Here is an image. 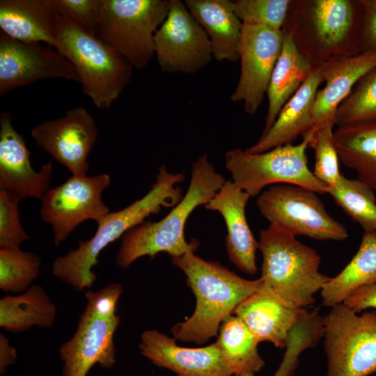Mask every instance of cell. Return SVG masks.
I'll return each mask as SVG.
<instances>
[{
    "label": "cell",
    "instance_id": "e0dca14e",
    "mask_svg": "<svg viewBox=\"0 0 376 376\" xmlns=\"http://www.w3.org/2000/svg\"><path fill=\"white\" fill-rule=\"evenodd\" d=\"M52 162L44 164L36 171L31 164L26 141L12 125L8 111L0 113V190L23 200L28 197L42 200L49 189Z\"/></svg>",
    "mask_w": 376,
    "mask_h": 376
},
{
    "label": "cell",
    "instance_id": "44dd1931",
    "mask_svg": "<svg viewBox=\"0 0 376 376\" xmlns=\"http://www.w3.org/2000/svg\"><path fill=\"white\" fill-rule=\"evenodd\" d=\"M322 82L321 65L313 67L307 79L282 107L270 129L246 150L251 153L264 152L292 143L299 136L302 137L309 132L313 127L315 96Z\"/></svg>",
    "mask_w": 376,
    "mask_h": 376
},
{
    "label": "cell",
    "instance_id": "ffe728a7",
    "mask_svg": "<svg viewBox=\"0 0 376 376\" xmlns=\"http://www.w3.org/2000/svg\"><path fill=\"white\" fill-rule=\"evenodd\" d=\"M320 65L325 84L317 92L312 111L313 127L309 132H314L327 123L336 125L338 107L359 79L376 65V53L366 52L338 57Z\"/></svg>",
    "mask_w": 376,
    "mask_h": 376
},
{
    "label": "cell",
    "instance_id": "9a60e30c",
    "mask_svg": "<svg viewBox=\"0 0 376 376\" xmlns=\"http://www.w3.org/2000/svg\"><path fill=\"white\" fill-rule=\"evenodd\" d=\"M36 144L65 166L72 175H86L88 155L98 136L92 115L84 107L66 111L62 117L45 120L31 130Z\"/></svg>",
    "mask_w": 376,
    "mask_h": 376
},
{
    "label": "cell",
    "instance_id": "60d3db41",
    "mask_svg": "<svg viewBox=\"0 0 376 376\" xmlns=\"http://www.w3.org/2000/svg\"><path fill=\"white\" fill-rule=\"evenodd\" d=\"M233 376H236V375H233Z\"/></svg>",
    "mask_w": 376,
    "mask_h": 376
},
{
    "label": "cell",
    "instance_id": "d6986e66",
    "mask_svg": "<svg viewBox=\"0 0 376 376\" xmlns=\"http://www.w3.org/2000/svg\"><path fill=\"white\" fill-rule=\"evenodd\" d=\"M251 196L232 180H226L205 205L206 210L217 211L223 217L227 229L226 248L228 258L242 272L253 275L258 272L257 241L248 224L246 205Z\"/></svg>",
    "mask_w": 376,
    "mask_h": 376
},
{
    "label": "cell",
    "instance_id": "5b68a950",
    "mask_svg": "<svg viewBox=\"0 0 376 376\" xmlns=\"http://www.w3.org/2000/svg\"><path fill=\"white\" fill-rule=\"evenodd\" d=\"M258 249L261 289L289 307L313 304L314 295L331 279L319 271L321 259L315 249L275 225L260 230Z\"/></svg>",
    "mask_w": 376,
    "mask_h": 376
},
{
    "label": "cell",
    "instance_id": "4fadbf2b",
    "mask_svg": "<svg viewBox=\"0 0 376 376\" xmlns=\"http://www.w3.org/2000/svg\"><path fill=\"white\" fill-rule=\"evenodd\" d=\"M116 311L86 301L75 334L58 349L63 376H86L95 364L116 363L113 336L120 322Z\"/></svg>",
    "mask_w": 376,
    "mask_h": 376
},
{
    "label": "cell",
    "instance_id": "1f68e13d",
    "mask_svg": "<svg viewBox=\"0 0 376 376\" xmlns=\"http://www.w3.org/2000/svg\"><path fill=\"white\" fill-rule=\"evenodd\" d=\"M335 120L338 126L376 121V65L359 79L338 107Z\"/></svg>",
    "mask_w": 376,
    "mask_h": 376
},
{
    "label": "cell",
    "instance_id": "8992f818",
    "mask_svg": "<svg viewBox=\"0 0 376 376\" xmlns=\"http://www.w3.org/2000/svg\"><path fill=\"white\" fill-rule=\"evenodd\" d=\"M54 48L72 65L84 93L99 109H109L131 79L133 67L120 54L60 15Z\"/></svg>",
    "mask_w": 376,
    "mask_h": 376
},
{
    "label": "cell",
    "instance_id": "7a4b0ae2",
    "mask_svg": "<svg viewBox=\"0 0 376 376\" xmlns=\"http://www.w3.org/2000/svg\"><path fill=\"white\" fill-rule=\"evenodd\" d=\"M171 261L184 272L196 297L192 315L171 329L173 338L183 342L201 345L217 336L221 323L263 285L260 278L244 279L219 262L205 260L192 251L172 257Z\"/></svg>",
    "mask_w": 376,
    "mask_h": 376
},
{
    "label": "cell",
    "instance_id": "ab89813d",
    "mask_svg": "<svg viewBox=\"0 0 376 376\" xmlns=\"http://www.w3.org/2000/svg\"><path fill=\"white\" fill-rule=\"evenodd\" d=\"M17 354L15 347L10 344L9 339L0 334V374L4 373L6 368L15 362Z\"/></svg>",
    "mask_w": 376,
    "mask_h": 376
},
{
    "label": "cell",
    "instance_id": "30bf717a",
    "mask_svg": "<svg viewBox=\"0 0 376 376\" xmlns=\"http://www.w3.org/2000/svg\"><path fill=\"white\" fill-rule=\"evenodd\" d=\"M317 194L298 185H274L260 194L256 205L269 224L295 237L345 240L348 237L347 229L330 216Z\"/></svg>",
    "mask_w": 376,
    "mask_h": 376
},
{
    "label": "cell",
    "instance_id": "7402d4cb",
    "mask_svg": "<svg viewBox=\"0 0 376 376\" xmlns=\"http://www.w3.org/2000/svg\"><path fill=\"white\" fill-rule=\"evenodd\" d=\"M59 15L50 0H1V31L13 39L54 47Z\"/></svg>",
    "mask_w": 376,
    "mask_h": 376
},
{
    "label": "cell",
    "instance_id": "836d02e7",
    "mask_svg": "<svg viewBox=\"0 0 376 376\" xmlns=\"http://www.w3.org/2000/svg\"><path fill=\"white\" fill-rule=\"evenodd\" d=\"M334 123L318 128L313 134L308 147L315 155L313 172L315 177L329 188L335 186L342 174L338 166V155L334 143Z\"/></svg>",
    "mask_w": 376,
    "mask_h": 376
},
{
    "label": "cell",
    "instance_id": "8d00e7d4",
    "mask_svg": "<svg viewBox=\"0 0 376 376\" xmlns=\"http://www.w3.org/2000/svg\"><path fill=\"white\" fill-rule=\"evenodd\" d=\"M56 11L79 27L95 35L101 12V0H50Z\"/></svg>",
    "mask_w": 376,
    "mask_h": 376
},
{
    "label": "cell",
    "instance_id": "4316f807",
    "mask_svg": "<svg viewBox=\"0 0 376 376\" xmlns=\"http://www.w3.org/2000/svg\"><path fill=\"white\" fill-rule=\"evenodd\" d=\"M376 283V231L364 232L356 254L320 290L322 304L343 303L357 290Z\"/></svg>",
    "mask_w": 376,
    "mask_h": 376
},
{
    "label": "cell",
    "instance_id": "6da1fadb",
    "mask_svg": "<svg viewBox=\"0 0 376 376\" xmlns=\"http://www.w3.org/2000/svg\"><path fill=\"white\" fill-rule=\"evenodd\" d=\"M185 179L183 171L169 173L162 164L155 183L143 197L98 220L97 230L90 239L80 241L77 249L54 260L52 274L75 290L89 289L96 280L93 268L97 265L101 251L151 214H157L163 207H174L183 197L182 189L176 185Z\"/></svg>",
    "mask_w": 376,
    "mask_h": 376
},
{
    "label": "cell",
    "instance_id": "7c38bea8",
    "mask_svg": "<svg viewBox=\"0 0 376 376\" xmlns=\"http://www.w3.org/2000/svg\"><path fill=\"white\" fill-rule=\"evenodd\" d=\"M155 54L162 71L194 74L213 58L207 35L184 1L170 0L168 15L154 37Z\"/></svg>",
    "mask_w": 376,
    "mask_h": 376
},
{
    "label": "cell",
    "instance_id": "f546056e",
    "mask_svg": "<svg viewBox=\"0 0 376 376\" xmlns=\"http://www.w3.org/2000/svg\"><path fill=\"white\" fill-rule=\"evenodd\" d=\"M327 194L364 232L376 231V196L372 189L358 179H348L341 175Z\"/></svg>",
    "mask_w": 376,
    "mask_h": 376
},
{
    "label": "cell",
    "instance_id": "74e56055",
    "mask_svg": "<svg viewBox=\"0 0 376 376\" xmlns=\"http://www.w3.org/2000/svg\"><path fill=\"white\" fill-rule=\"evenodd\" d=\"M363 17L360 36L361 53H376V0H360Z\"/></svg>",
    "mask_w": 376,
    "mask_h": 376
},
{
    "label": "cell",
    "instance_id": "603a6c76",
    "mask_svg": "<svg viewBox=\"0 0 376 376\" xmlns=\"http://www.w3.org/2000/svg\"><path fill=\"white\" fill-rule=\"evenodd\" d=\"M302 309L289 307L260 288L242 301L233 315L242 320L259 343L268 341L284 348Z\"/></svg>",
    "mask_w": 376,
    "mask_h": 376
},
{
    "label": "cell",
    "instance_id": "d6a6232c",
    "mask_svg": "<svg viewBox=\"0 0 376 376\" xmlns=\"http://www.w3.org/2000/svg\"><path fill=\"white\" fill-rule=\"evenodd\" d=\"M323 336L320 323L309 315L300 317L289 332L285 352L273 376H292L305 350L317 345Z\"/></svg>",
    "mask_w": 376,
    "mask_h": 376
},
{
    "label": "cell",
    "instance_id": "52a82bcc",
    "mask_svg": "<svg viewBox=\"0 0 376 376\" xmlns=\"http://www.w3.org/2000/svg\"><path fill=\"white\" fill-rule=\"evenodd\" d=\"M95 36L142 69L155 54L154 37L165 20L170 0H101Z\"/></svg>",
    "mask_w": 376,
    "mask_h": 376
},
{
    "label": "cell",
    "instance_id": "5bb4252c",
    "mask_svg": "<svg viewBox=\"0 0 376 376\" xmlns=\"http://www.w3.org/2000/svg\"><path fill=\"white\" fill-rule=\"evenodd\" d=\"M282 40V30L242 23L239 45L241 71L230 100L242 102L249 115L258 111L267 93Z\"/></svg>",
    "mask_w": 376,
    "mask_h": 376
},
{
    "label": "cell",
    "instance_id": "e575fe53",
    "mask_svg": "<svg viewBox=\"0 0 376 376\" xmlns=\"http://www.w3.org/2000/svg\"><path fill=\"white\" fill-rule=\"evenodd\" d=\"M290 3L291 0H236L232 8L244 24L282 30Z\"/></svg>",
    "mask_w": 376,
    "mask_h": 376
},
{
    "label": "cell",
    "instance_id": "484cf974",
    "mask_svg": "<svg viewBox=\"0 0 376 376\" xmlns=\"http://www.w3.org/2000/svg\"><path fill=\"white\" fill-rule=\"evenodd\" d=\"M334 139L340 162L356 171L359 180L376 190V121L338 126Z\"/></svg>",
    "mask_w": 376,
    "mask_h": 376
},
{
    "label": "cell",
    "instance_id": "f1b7e54d",
    "mask_svg": "<svg viewBox=\"0 0 376 376\" xmlns=\"http://www.w3.org/2000/svg\"><path fill=\"white\" fill-rule=\"evenodd\" d=\"M258 340L235 315L221 324L216 343L233 375L256 376L265 364L258 351Z\"/></svg>",
    "mask_w": 376,
    "mask_h": 376
},
{
    "label": "cell",
    "instance_id": "2e32d148",
    "mask_svg": "<svg viewBox=\"0 0 376 376\" xmlns=\"http://www.w3.org/2000/svg\"><path fill=\"white\" fill-rule=\"evenodd\" d=\"M60 78L79 82L72 65L55 49L27 43L0 31V96L43 79Z\"/></svg>",
    "mask_w": 376,
    "mask_h": 376
},
{
    "label": "cell",
    "instance_id": "9c48e42d",
    "mask_svg": "<svg viewBox=\"0 0 376 376\" xmlns=\"http://www.w3.org/2000/svg\"><path fill=\"white\" fill-rule=\"evenodd\" d=\"M326 376H368L376 371V310L357 315L343 303L323 317Z\"/></svg>",
    "mask_w": 376,
    "mask_h": 376
},
{
    "label": "cell",
    "instance_id": "f35d334b",
    "mask_svg": "<svg viewBox=\"0 0 376 376\" xmlns=\"http://www.w3.org/2000/svg\"><path fill=\"white\" fill-rule=\"evenodd\" d=\"M343 304L357 313L370 308H376V283L357 290Z\"/></svg>",
    "mask_w": 376,
    "mask_h": 376
},
{
    "label": "cell",
    "instance_id": "d590c367",
    "mask_svg": "<svg viewBox=\"0 0 376 376\" xmlns=\"http://www.w3.org/2000/svg\"><path fill=\"white\" fill-rule=\"evenodd\" d=\"M20 201L11 193L0 190V247L19 248L31 238L19 220Z\"/></svg>",
    "mask_w": 376,
    "mask_h": 376
},
{
    "label": "cell",
    "instance_id": "3957f363",
    "mask_svg": "<svg viewBox=\"0 0 376 376\" xmlns=\"http://www.w3.org/2000/svg\"><path fill=\"white\" fill-rule=\"evenodd\" d=\"M225 181L207 155L201 154L192 164L187 192L171 211L159 221H145L123 235L116 256L118 267L127 269L139 258H153L160 252L171 258L195 252L199 242L196 239L186 240V222L197 207L205 205L212 198Z\"/></svg>",
    "mask_w": 376,
    "mask_h": 376
},
{
    "label": "cell",
    "instance_id": "d4e9b609",
    "mask_svg": "<svg viewBox=\"0 0 376 376\" xmlns=\"http://www.w3.org/2000/svg\"><path fill=\"white\" fill-rule=\"evenodd\" d=\"M282 33L281 50L267 90L268 109L262 134L270 129L282 107L297 92L313 68L311 62L299 51L290 33L283 29Z\"/></svg>",
    "mask_w": 376,
    "mask_h": 376
},
{
    "label": "cell",
    "instance_id": "8fae6325",
    "mask_svg": "<svg viewBox=\"0 0 376 376\" xmlns=\"http://www.w3.org/2000/svg\"><path fill=\"white\" fill-rule=\"evenodd\" d=\"M110 183L111 177L106 173L72 175L47 191L40 213L42 220L52 228L55 245L66 240L81 223L88 219L97 222L110 212L102 198Z\"/></svg>",
    "mask_w": 376,
    "mask_h": 376
},
{
    "label": "cell",
    "instance_id": "ac0fdd59",
    "mask_svg": "<svg viewBox=\"0 0 376 376\" xmlns=\"http://www.w3.org/2000/svg\"><path fill=\"white\" fill-rule=\"evenodd\" d=\"M176 339L150 329L141 335L140 353L155 365L177 376H233L217 344L199 347L179 346Z\"/></svg>",
    "mask_w": 376,
    "mask_h": 376
},
{
    "label": "cell",
    "instance_id": "4dcf8cb0",
    "mask_svg": "<svg viewBox=\"0 0 376 376\" xmlns=\"http://www.w3.org/2000/svg\"><path fill=\"white\" fill-rule=\"evenodd\" d=\"M41 260L34 253L20 248L0 247V289L26 291L40 274Z\"/></svg>",
    "mask_w": 376,
    "mask_h": 376
},
{
    "label": "cell",
    "instance_id": "cb8c5ba5",
    "mask_svg": "<svg viewBox=\"0 0 376 376\" xmlns=\"http://www.w3.org/2000/svg\"><path fill=\"white\" fill-rule=\"evenodd\" d=\"M192 16L210 41L213 58L217 61L240 60L239 45L242 22L228 0H186Z\"/></svg>",
    "mask_w": 376,
    "mask_h": 376
},
{
    "label": "cell",
    "instance_id": "83f0119b",
    "mask_svg": "<svg viewBox=\"0 0 376 376\" xmlns=\"http://www.w3.org/2000/svg\"><path fill=\"white\" fill-rule=\"evenodd\" d=\"M56 314V306L38 285H31L21 295L0 299V327L7 331L22 332L33 326L49 328Z\"/></svg>",
    "mask_w": 376,
    "mask_h": 376
},
{
    "label": "cell",
    "instance_id": "277c9868",
    "mask_svg": "<svg viewBox=\"0 0 376 376\" xmlns=\"http://www.w3.org/2000/svg\"><path fill=\"white\" fill-rule=\"evenodd\" d=\"M362 17L360 0H291L283 29L315 67L361 53Z\"/></svg>",
    "mask_w": 376,
    "mask_h": 376
},
{
    "label": "cell",
    "instance_id": "ba28073f",
    "mask_svg": "<svg viewBox=\"0 0 376 376\" xmlns=\"http://www.w3.org/2000/svg\"><path fill=\"white\" fill-rule=\"evenodd\" d=\"M313 132L302 136L297 145L288 143L260 153L235 148L225 155L226 168L232 181L251 197L272 184L298 185L318 194H327L329 187L318 180L308 166L306 150Z\"/></svg>",
    "mask_w": 376,
    "mask_h": 376
}]
</instances>
